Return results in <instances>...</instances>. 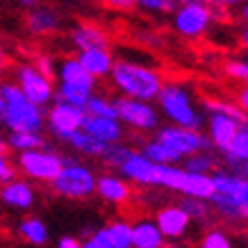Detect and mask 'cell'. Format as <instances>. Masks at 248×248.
Segmentation results:
<instances>
[{"label":"cell","mask_w":248,"mask_h":248,"mask_svg":"<svg viewBox=\"0 0 248 248\" xmlns=\"http://www.w3.org/2000/svg\"><path fill=\"white\" fill-rule=\"evenodd\" d=\"M182 210L189 214V218H191V223H210V218L214 217L212 214V207L207 201H203V198H189V196H182Z\"/></svg>","instance_id":"d4e9b609"},{"label":"cell","mask_w":248,"mask_h":248,"mask_svg":"<svg viewBox=\"0 0 248 248\" xmlns=\"http://www.w3.org/2000/svg\"><path fill=\"white\" fill-rule=\"evenodd\" d=\"M57 248H82V241L78 237H62L57 241Z\"/></svg>","instance_id":"74e56055"},{"label":"cell","mask_w":248,"mask_h":248,"mask_svg":"<svg viewBox=\"0 0 248 248\" xmlns=\"http://www.w3.org/2000/svg\"><path fill=\"white\" fill-rule=\"evenodd\" d=\"M0 96L5 100V107L0 112V123L9 132H41L44 128L41 107L23 96V91L16 87V82L0 84Z\"/></svg>","instance_id":"7a4b0ae2"},{"label":"cell","mask_w":248,"mask_h":248,"mask_svg":"<svg viewBox=\"0 0 248 248\" xmlns=\"http://www.w3.org/2000/svg\"><path fill=\"white\" fill-rule=\"evenodd\" d=\"M241 217L248 221V180L244 182V191H241Z\"/></svg>","instance_id":"f35d334b"},{"label":"cell","mask_w":248,"mask_h":248,"mask_svg":"<svg viewBox=\"0 0 248 248\" xmlns=\"http://www.w3.org/2000/svg\"><path fill=\"white\" fill-rule=\"evenodd\" d=\"M82 248H112V239H109V232H107V226L98 228L82 241Z\"/></svg>","instance_id":"4dcf8cb0"},{"label":"cell","mask_w":248,"mask_h":248,"mask_svg":"<svg viewBox=\"0 0 248 248\" xmlns=\"http://www.w3.org/2000/svg\"><path fill=\"white\" fill-rule=\"evenodd\" d=\"M198 248H234V241L232 237L218 226H212L207 228L201 239H198Z\"/></svg>","instance_id":"83f0119b"},{"label":"cell","mask_w":248,"mask_h":248,"mask_svg":"<svg viewBox=\"0 0 248 248\" xmlns=\"http://www.w3.org/2000/svg\"><path fill=\"white\" fill-rule=\"evenodd\" d=\"M16 164L12 162V159L5 155V153H0V185H5V182L14 180L16 178Z\"/></svg>","instance_id":"836d02e7"},{"label":"cell","mask_w":248,"mask_h":248,"mask_svg":"<svg viewBox=\"0 0 248 248\" xmlns=\"http://www.w3.org/2000/svg\"><path fill=\"white\" fill-rule=\"evenodd\" d=\"M217 5H221V7H234V5H241L244 0H214Z\"/></svg>","instance_id":"ab89813d"},{"label":"cell","mask_w":248,"mask_h":248,"mask_svg":"<svg viewBox=\"0 0 248 248\" xmlns=\"http://www.w3.org/2000/svg\"><path fill=\"white\" fill-rule=\"evenodd\" d=\"M116 119L137 132H155L159 128V109L148 100L121 96L114 100Z\"/></svg>","instance_id":"ba28073f"},{"label":"cell","mask_w":248,"mask_h":248,"mask_svg":"<svg viewBox=\"0 0 248 248\" xmlns=\"http://www.w3.org/2000/svg\"><path fill=\"white\" fill-rule=\"evenodd\" d=\"M91 91H84V89H78V87H68V84H60L55 89V100L60 103H66V105H73V107H82L87 105L89 100Z\"/></svg>","instance_id":"f1b7e54d"},{"label":"cell","mask_w":248,"mask_h":248,"mask_svg":"<svg viewBox=\"0 0 248 248\" xmlns=\"http://www.w3.org/2000/svg\"><path fill=\"white\" fill-rule=\"evenodd\" d=\"M237 105H239V109L246 114L248 119V84H244L239 89V93H237Z\"/></svg>","instance_id":"8d00e7d4"},{"label":"cell","mask_w":248,"mask_h":248,"mask_svg":"<svg viewBox=\"0 0 248 248\" xmlns=\"http://www.w3.org/2000/svg\"><path fill=\"white\" fill-rule=\"evenodd\" d=\"M239 173H241V175H244V178L248 180V162H244V164L239 166Z\"/></svg>","instance_id":"ee69618b"},{"label":"cell","mask_w":248,"mask_h":248,"mask_svg":"<svg viewBox=\"0 0 248 248\" xmlns=\"http://www.w3.org/2000/svg\"><path fill=\"white\" fill-rule=\"evenodd\" d=\"M164 244V234L159 232L157 223L153 218L141 217L132 221V248H159Z\"/></svg>","instance_id":"d6986e66"},{"label":"cell","mask_w":248,"mask_h":248,"mask_svg":"<svg viewBox=\"0 0 248 248\" xmlns=\"http://www.w3.org/2000/svg\"><path fill=\"white\" fill-rule=\"evenodd\" d=\"M14 82L16 87L23 91V96L28 98L30 103L44 107L50 105L55 100V84L53 78L44 76L34 64H18L14 71Z\"/></svg>","instance_id":"9c48e42d"},{"label":"cell","mask_w":248,"mask_h":248,"mask_svg":"<svg viewBox=\"0 0 248 248\" xmlns=\"http://www.w3.org/2000/svg\"><path fill=\"white\" fill-rule=\"evenodd\" d=\"M182 166L191 173H203V175H212L218 169L217 157L210 151H201L196 155H189L187 159H182Z\"/></svg>","instance_id":"484cf974"},{"label":"cell","mask_w":248,"mask_h":248,"mask_svg":"<svg viewBox=\"0 0 248 248\" xmlns=\"http://www.w3.org/2000/svg\"><path fill=\"white\" fill-rule=\"evenodd\" d=\"M84 116H87V112H84L82 107H73V105L55 100L53 107L48 109V119L46 121H48V128H50L55 139L66 141L73 132H78V130L82 128Z\"/></svg>","instance_id":"30bf717a"},{"label":"cell","mask_w":248,"mask_h":248,"mask_svg":"<svg viewBox=\"0 0 248 248\" xmlns=\"http://www.w3.org/2000/svg\"><path fill=\"white\" fill-rule=\"evenodd\" d=\"M159 248H185V246H175V244H164V246H159Z\"/></svg>","instance_id":"bcb514c9"},{"label":"cell","mask_w":248,"mask_h":248,"mask_svg":"<svg viewBox=\"0 0 248 248\" xmlns=\"http://www.w3.org/2000/svg\"><path fill=\"white\" fill-rule=\"evenodd\" d=\"M84 112L91 114V116H109V119H116V107H114V100L105 96H96L91 93L87 105H84Z\"/></svg>","instance_id":"f546056e"},{"label":"cell","mask_w":248,"mask_h":248,"mask_svg":"<svg viewBox=\"0 0 248 248\" xmlns=\"http://www.w3.org/2000/svg\"><path fill=\"white\" fill-rule=\"evenodd\" d=\"M153 221L157 223L159 232L164 234L166 241H180L182 237H187L189 230H191V218L185 210H182L180 203H166L159 205L155 210V217Z\"/></svg>","instance_id":"8fae6325"},{"label":"cell","mask_w":248,"mask_h":248,"mask_svg":"<svg viewBox=\"0 0 248 248\" xmlns=\"http://www.w3.org/2000/svg\"><path fill=\"white\" fill-rule=\"evenodd\" d=\"M34 66L44 73V76H48V78H53L55 76V62L48 57V55H39L37 60H34Z\"/></svg>","instance_id":"e575fe53"},{"label":"cell","mask_w":248,"mask_h":248,"mask_svg":"<svg viewBox=\"0 0 248 248\" xmlns=\"http://www.w3.org/2000/svg\"><path fill=\"white\" fill-rule=\"evenodd\" d=\"M62 166H64V157L48 146L18 153V162H16V169L30 182H39V185H50L62 171Z\"/></svg>","instance_id":"8992f818"},{"label":"cell","mask_w":248,"mask_h":248,"mask_svg":"<svg viewBox=\"0 0 248 248\" xmlns=\"http://www.w3.org/2000/svg\"><path fill=\"white\" fill-rule=\"evenodd\" d=\"M2 107H5V100H2V96H0V112H2Z\"/></svg>","instance_id":"7dc6e473"},{"label":"cell","mask_w":248,"mask_h":248,"mask_svg":"<svg viewBox=\"0 0 248 248\" xmlns=\"http://www.w3.org/2000/svg\"><path fill=\"white\" fill-rule=\"evenodd\" d=\"M9 148L16 153H25V151H34L46 146V139L41 132H9Z\"/></svg>","instance_id":"4316f807"},{"label":"cell","mask_w":248,"mask_h":248,"mask_svg":"<svg viewBox=\"0 0 248 248\" xmlns=\"http://www.w3.org/2000/svg\"><path fill=\"white\" fill-rule=\"evenodd\" d=\"M64 143H68L73 151L80 153V155H84V157H98V159L105 157L107 148H109V146H105V143H100L98 139H93L91 135H87L82 128L78 130V132H73Z\"/></svg>","instance_id":"603a6c76"},{"label":"cell","mask_w":248,"mask_h":248,"mask_svg":"<svg viewBox=\"0 0 248 248\" xmlns=\"http://www.w3.org/2000/svg\"><path fill=\"white\" fill-rule=\"evenodd\" d=\"M96 171L89 164L78 159H64L62 171L48 187L53 189L55 196L66 201H87L96 191Z\"/></svg>","instance_id":"277c9868"},{"label":"cell","mask_w":248,"mask_h":248,"mask_svg":"<svg viewBox=\"0 0 248 248\" xmlns=\"http://www.w3.org/2000/svg\"><path fill=\"white\" fill-rule=\"evenodd\" d=\"M155 100L159 105V112L171 121V125H180V128H191V130L203 128L205 116L196 107L194 98H191V93H189L185 84L180 82L164 84Z\"/></svg>","instance_id":"3957f363"},{"label":"cell","mask_w":248,"mask_h":248,"mask_svg":"<svg viewBox=\"0 0 248 248\" xmlns=\"http://www.w3.org/2000/svg\"><path fill=\"white\" fill-rule=\"evenodd\" d=\"M55 73H57L60 84L78 87V89H84V91H91V93H93L96 78H91L89 73H87V68L78 62V57H66V60H62L60 64L55 66Z\"/></svg>","instance_id":"2e32d148"},{"label":"cell","mask_w":248,"mask_h":248,"mask_svg":"<svg viewBox=\"0 0 248 248\" xmlns=\"http://www.w3.org/2000/svg\"><path fill=\"white\" fill-rule=\"evenodd\" d=\"M226 73L237 82L248 84V60H230L226 64Z\"/></svg>","instance_id":"1f68e13d"},{"label":"cell","mask_w":248,"mask_h":248,"mask_svg":"<svg viewBox=\"0 0 248 248\" xmlns=\"http://www.w3.org/2000/svg\"><path fill=\"white\" fill-rule=\"evenodd\" d=\"M241 16H244V21L248 23V2H246V5H244V9H241Z\"/></svg>","instance_id":"f6af8a7d"},{"label":"cell","mask_w":248,"mask_h":248,"mask_svg":"<svg viewBox=\"0 0 248 248\" xmlns=\"http://www.w3.org/2000/svg\"><path fill=\"white\" fill-rule=\"evenodd\" d=\"M78 62L87 68V73L91 78H109L112 73V66H114V55L109 48H89V50H80L78 55Z\"/></svg>","instance_id":"e0dca14e"},{"label":"cell","mask_w":248,"mask_h":248,"mask_svg":"<svg viewBox=\"0 0 248 248\" xmlns=\"http://www.w3.org/2000/svg\"><path fill=\"white\" fill-rule=\"evenodd\" d=\"M93 196H98L107 205L125 207L135 201V189H132V182H128L121 173H103L96 178Z\"/></svg>","instance_id":"7c38bea8"},{"label":"cell","mask_w":248,"mask_h":248,"mask_svg":"<svg viewBox=\"0 0 248 248\" xmlns=\"http://www.w3.org/2000/svg\"><path fill=\"white\" fill-rule=\"evenodd\" d=\"M7 68V53H5V48L0 46V73Z\"/></svg>","instance_id":"b9f144b4"},{"label":"cell","mask_w":248,"mask_h":248,"mask_svg":"<svg viewBox=\"0 0 248 248\" xmlns=\"http://www.w3.org/2000/svg\"><path fill=\"white\" fill-rule=\"evenodd\" d=\"M105 7L119 9V12H130V9L137 7V0H100Z\"/></svg>","instance_id":"d590c367"},{"label":"cell","mask_w":248,"mask_h":248,"mask_svg":"<svg viewBox=\"0 0 248 248\" xmlns=\"http://www.w3.org/2000/svg\"><path fill=\"white\" fill-rule=\"evenodd\" d=\"M82 130L93 139H98L100 143H105V146L121 143V137H123V123L119 119H109V116H91V114H87Z\"/></svg>","instance_id":"9a60e30c"},{"label":"cell","mask_w":248,"mask_h":248,"mask_svg":"<svg viewBox=\"0 0 248 248\" xmlns=\"http://www.w3.org/2000/svg\"><path fill=\"white\" fill-rule=\"evenodd\" d=\"M16 232L21 237L25 244H30V246H46L48 239H50V230L48 226L44 223V218L39 217H25L18 221V226H16Z\"/></svg>","instance_id":"44dd1931"},{"label":"cell","mask_w":248,"mask_h":248,"mask_svg":"<svg viewBox=\"0 0 248 248\" xmlns=\"http://www.w3.org/2000/svg\"><path fill=\"white\" fill-rule=\"evenodd\" d=\"M114 89L125 98H137V100H148L153 103L157 93L164 87V78L157 68L139 64L132 60H116L109 73Z\"/></svg>","instance_id":"6da1fadb"},{"label":"cell","mask_w":248,"mask_h":248,"mask_svg":"<svg viewBox=\"0 0 248 248\" xmlns=\"http://www.w3.org/2000/svg\"><path fill=\"white\" fill-rule=\"evenodd\" d=\"M71 41L78 50H89V48H109L107 32L96 23H80L71 32Z\"/></svg>","instance_id":"ac0fdd59"},{"label":"cell","mask_w":248,"mask_h":248,"mask_svg":"<svg viewBox=\"0 0 248 248\" xmlns=\"http://www.w3.org/2000/svg\"><path fill=\"white\" fill-rule=\"evenodd\" d=\"M0 153H5V141H0Z\"/></svg>","instance_id":"c3c4849f"},{"label":"cell","mask_w":248,"mask_h":248,"mask_svg":"<svg viewBox=\"0 0 248 248\" xmlns=\"http://www.w3.org/2000/svg\"><path fill=\"white\" fill-rule=\"evenodd\" d=\"M155 139H157L166 151L173 155L175 164L187 159L189 155H196L201 151H210V139L203 135L201 130L180 128V125H164V128L155 130Z\"/></svg>","instance_id":"5b68a950"},{"label":"cell","mask_w":248,"mask_h":248,"mask_svg":"<svg viewBox=\"0 0 248 248\" xmlns=\"http://www.w3.org/2000/svg\"><path fill=\"white\" fill-rule=\"evenodd\" d=\"M244 123H248V121L237 119L232 114L210 112L207 114V139H210V146L223 155L228 151L230 141L234 139V135H237L239 125H244Z\"/></svg>","instance_id":"4fadbf2b"},{"label":"cell","mask_w":248,"mask_h":248,"mask_svg":"<svg viewBox=\"0 0 248 248\" xmlns=\"http://www.w3.org/2000/svg\"><path fill=\"white\" fill-rule=\"evenodd\" d=\"M241 44H244V48H246V53H248V28L241 32Z\"/></svg>","instance_id":"7bdbcfd3"},{"label":"cell","mask_w":248,"mask_h":248,"mask_svg":"<svg viewBox=\"0 0 248 248\" xmlns=\"http://www.w3.org/2000/svg\"><path fill=\"white\" fill-rule=\"evenodd\" d=\"M223 159H226L228 169H234V171H239V166L248 162V123L239 125L234 139L228 146V151L223 153Z\"/></svg>","instance_id":"7402d4cb"},{"label":"cell","mask_w":248,"mask_h":248,"mask_svg":"<svg viewBox=\"0 0 248 248\" xmlns=\"http://www.w3.org/2000/svg\"><path fill=\"white\" fill-rule=\"evenodd\" d=\"M12 2H16V5H21V7H37L39 0H12Z\"/></svg>","instance_id":"60d3db41"},{"label":"cell","mask_w":248,"mask_h":248,"mask_svg":"<svg viewBox=\"0 0 248 248\" xmlns=\"http://www.w3.org/2000/svg\"><path fill=\"white\" fill-rule=\"evenodd\" d=\"M25 28L30 34L44 37V34H53L60 28V14L48 7H32V12L25 18Z\"/></svg>","instance_id":"ffe728a7"},{"label":"cell","mask_w":248,"mask_h":248,"mask_svg":"<svg viewBox=\"0 0 248 248\" xmlns=\"http://www.w3.org/2000/svg\"><path fill=\"white\" fill-rule=\"evenodd\" d=\"M137 7H141L143 12H155V14H162V12H171L175 9V0H137Z\"/></svg>","instance_id":"d6a6232c"},{"label":"cell","mask_w":248,"mask_h":248,"mask_svg":"<svg viewBox=\"0 0 248 248\" xmlns=\"http://www.w3.org/2000/svg\"><path fill=\"white\" fill-rule=\"evenodd\" d=\"M221 5H205V2H185L175 7L173 14V28L178 34L187 39H198L210 30L212 21L221 16Z\"/></svg>","instance_id":"52a82bcc"},{"label":"cell","mask_w":248,"mask_h":248,"mask_svg":"<svg viewBox=\"0 0 248 248\" xmlns=\"http://www.w3.org/2000/svg\"><path fill=\"white\" fill-rule=\"evenodd\" d=\"M112 248H132V223L125 218H114L107 223Z\"/></svg>","instance_id":"cb8c5ba5"},{"label":"cell","mask_w":248,"mask_h":248,"mask_svg":"<svg viewBox=\"0 0 248 248\" xmlns=\"http://www.w3.org/2000/svg\"><path fill=\"white\" fill-rule=\"evenodd\" d=\"M0 203L7 205L9 210L28 212L37 203V189L32 187L30 180L14 178V180L0 185Z\"/></svg>","instance_id":"5bb4252c"}]
</instances>
